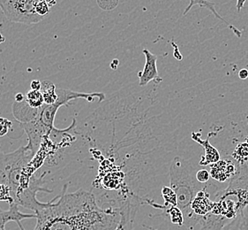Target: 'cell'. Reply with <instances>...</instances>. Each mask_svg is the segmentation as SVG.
I'll return each instance as SVG.
<instances>
[{"label":"cell","instance_id":"5","mask_svg":"<svg viewBox=\"0 0 248 230\" xmlns=\"http://www.w3.org/2000/svg\"><path fill=\"white\" fill-rule=\"evenodd\" d=\"M140 198L130 196L119 201L120 221L116 230H134V219L141 202Z\"/></svg>","mask_w":248,"mask_h":230},{"label":"cell","instance_id":"19","mask_svg":"<svg viewBox=\"0 0 248 230\" xmlns=\"http://www.w3.org/2000/svg\"><path fill=\"white\" fill-rule=\"evenodd\" d=\"M11 126L12 122L10 120H6L5 118H0V136L6 135Z\"/></svg>","mask_w":248,"mask_h":230},{"label":"cell","instance_id":"3","mask_svg":"<svg viewBox=\"0 0 248 230\" xmlns=\"http://www.w3.org/2000/svg\"><path fill=\"white\" fill-rule=\"evenodd\" d=\"M37 0L0 1V8L7 20L27 25L38 23L45 18L36 13Z\"/></svg>","mask_w":248,"mask_h":230},{"label":"cell","instance_id":"24","mask_svg":"<svg viewBox=\"0 0 248 230\" xmlns=\"http://www.w3.org/2000/svg\"><path fill=\"white\" fill-rule=\"evenodd\" d=\"M148 229H149V230H153V229H151V228H148Z\"/></svg>","mask_w":248,"mask_h":230},{"label":"cell","instance_id":"4","mask_svg":"<svg viewBox=\"0 0 248 230\" xmlns=\"http://www.w3.org/2000/svg\"><path fill=\"white\" fill-rule=\"evenodd\" d=\"M215 197H229L234 201L239 214L248 206V165H238V172L231 179L225 190L217 191Z\"/></svg>","mask_w":248,"mask_h":230},{"label":"cell","instance_id":"10","mask_svg":"<svg viewBox=\"0 0 248 230\" xmlns=\"http://www.w3.org/2000/svg\"><path fill=\"white\" fill-rule=\"evenodd\" d=\"M192 138L194 140L196 141L199 145L203 146L204 150H205V154L202 156V160L200 161V165H208L210 164H215L217 162H218L220 160V153L218 150H217L214 146L211 145L209 143V139L207 140H202V134H200L198 132H194L192 134Z\"/></svg>","mask_w":248,"mask_h":230},{"label":"cell","instance_id":"6","mask_svg":"<svg viewBox=\"0 0 248 230\" xmlns=\"http://www.w3.org/2000/svg\"><path fill=\"white\" fill-rule=\"evenodd\" d=\"M144 55L146 59L143 70L138 73L140 78V86H146L151 81H162L157 70V59L158 57L150 52L148 49H144Z\"/></svg>","mask_w":248,"mask_h":230},{"label":"cell","instance_id":"17","mask_svg":"<svg viewBox=\"0 0 248 230\" xmlns=\"http://www.w3.org/2000/svg\"><path fill=\"white\" fill-rule=\"evenodd\" d=\"M165 214L170 216V220L173 224L182 227L185 224V217L183 213L178 206H170L165 210Z\"/></svg>","mask_w":248,"mask_h":230},{"label":"cell","instance_id":"14","mask_svg":"<svg viewBox=\"0 0 248 230\" xmlns=\"http://www.w3.org/2000/svg\"><path fill=\"white\" fill-rule=\"evenodd\" d=\"M25 101L30 108L35 110H40L45 105L44 97L41 90H30L26 94Z\"/></svg>","mask_w":248,"mask_h":230},{"label":"cell","instance_id":"15","mask_svg":"<svg viewBox=\"0 0 248 230\" xmlns=\"http://www.w3.org/2000/svg\"><path fill=\"white\" fill-rule=\"evenodd\" d=\"M232 157L238 165L247 164L248 160V143H241L238 145L234 150Z\"/></svg>","mask_w":248,"mask_h":230},{"label":"cell","instance_id":"12","mask_svg":"<svg viewBox=\"0 0 248 230\" xmlns=\"http://www.w3.org/2000/svg\"><path fill=\"white\" fill-rule=\"evenodd\" d=\"M41 92L44 97L45 105H52L58 100L57 88L50 81H44L42 82Z\"/></svg>","mask_w":248,"mask_h":230},{"label":"cell","instance_id":"7","mask_svg":"<svg viewBox=\"0 0 248 230\" xmlns=\"http://www.w3.org/2000/svg\"><path fill=\"white\" fill-rule=\"evenodd\" d=\"M215 206V201L211 200L210 195L207 191V187L201 190L191 205V210L194 217L197 219H202V217L209 214Z\"/></svg>","mask_w":248,"mask_h":230},{"label":"cell","instance_id":"2","mask_svg":"<svg viewBox=\"0 0 248 230\" xmlns=\"http://www.w3.org/2000/svg\"><path fill=\"white\" fill-rule=\"evenodd\" d=\"M170 187L176 193L178 207L185 217V224L193 230L201 220L193 215L191 205L199 192L207 186H202L197 181L193 165L186 160L175 157L170 167Z\"/></svg>","mask_w":248,"mask_h":230},{"label":"cell","instance_id":"8","mask_svg":"<svg viewBox=\"0 0 248 230\" xmlns=\"http://www.w3.org/2000/svg\"><path fill=\"white\" fill-rule=\"evenodd\" d=\"M238 165L232 162V160H222L215 163L210 166V176L218 181L220 182H224L228 179H232L237 174Z\"/></svg>","mask_w":248,"mask_h":230},{"label":"cell","instance_id":"13","mask_svg":"<svg viewBox=\"0 0 248 230\" xmlns=\"http://www.w3.org/2000/svg\"><path fill=\"white\" fill-rule=\"evenodd\" d=\"M222 230H248V206Z\"/></svg>","mask_w":248,"mask_h":230},{"label":"cell","instance_id":"1","mask_svg":"<svg viewBox=\"0 0 248 230\" xmlns=\"http://www.w3.org/2000/svg\"><path fill=\"white\" fill-rule=\"evenodd\" d=\"M63 192L37 212L34 230H116L120 221L119 207H101L94 193L78 190Z\"/></svg>","mask_w":248,"mask_h":230},{"label":"cell","instance_id":"22","mask_svg":"<svg viewBox=\"0 0 248 230\" xmlns=\"http://www.w3.org/2000/svg\"><path fill=\"white\" fill-rule=\"evenodd\" d=\"M15 99L17 101V103H21V102H23V101L25 100V97L22 95V94H17L16 97H15Z\"/></svg>","mask_w":248,"mask_h":230},{"label":"cell","instance_id":"18","mask_svg":"<svg viewBox=\"0 0 248 230\" xmlns=\"http://www.w3.org/2000/svg\"><path fill=\"white\" fill-rule=\"evenodd\" d=\"M209 178H210V173L206 169H202L196 172V179L202 184L208 182Z\"/></svg>","mask_w":248,"mask_h":230},{"label":"cell","instance_id":"20","mask_svg":"<svg viewBox=\"0 0 248 230\" xmlns=\"http://www.w3.org/2000/svg\"><path fill=\"white\" fill-rule=\"evenodd\" d=\"M30 85L32 90H41L42 89V82L39 80L32 81Z\"/></svg>","mask_w":248,"mask_h":230},{"label":"cell","instance_id":"16","mask_svg":"<svg viewBox=\"0 0 248 230\" xmlns=\"http://www.w3.org/2000/svg\"><path fill=\"white\" fill-rule=\"evenodd\" d=\"M162 195L164 197V206H159V209H164L168 206H178L177 203V196L174 192L173 190L170 187H164L162 190Z\"/></svg>","mask_w":248,"mask_h":230},{"label":"cell","instance_id":"21","mask_svg":"<svg viewBox=\"0 0 248 230\" xmlns=\"http://www.w3.org/2000/svg\"><path fill=\"white\" fill-rule=\"evenodd\" d=\"M238 76H239V78H240L241 80H246V79H248V69H245V68H244V69H241V70L239 71V73H238Z\"/></svg>","mask_w":248,"mask_h":230},{"label":"cell","instance_id":"11","mask_svg":"<svg viewBox=\"0 0 248 230\" xmlns=\"http://www.w3.org/2000/svg\"><path fill=\"white\" fill-rule=\"evenodd\" d=\"M198 5L199 6H201V7H203V8H206V9H208V10L210 11L212 14H213L217 18H218L219 20H222L223 22H224L226 25L228 26L229 28L231 29V30L233 31L234 34L237 35L238 37H240L241 36V31L240 30H238L237 28H235L234 26L232 25V24H230L227 20H224L222 16H220L219 15L218 13L217 12L216 10V8H215V3L213 2H209V1H197V0H191L190 1V5H188V7H186V10L184 12L183 15H186L187 13H188L189 10L193 7V5Z\"/></svg>","mask_w":248,"mask_h":230},{"label":"cell","instance_id":"9","mask_svg":"<svg viewBox=\"0 0 248 230\" xmlns=\"http://www.w3.org/2000/svg\"><path fill=\"white\" fill-rule=\"evenodd\" d=\"M26 219H37V215L21 213L19 210V205L15 203L9 205V209L7 211L2 210L0 208V230H5V226L11 221L16 222L20 230H25L21 225V220Z\"/></svg>","mask_w":248,"mask_h":230},{"label":"cell","instance_id":"23","mask_svg":"<svg viewBox=\"0 0 248 230\" xmlns=\"http://www.w3.org/2000/svg\"><path fill=\"white\" fill-rule=\"evenodd\" d=\"M245 2H246L245 0H244V1H238V3H237V11H238V12H239L240 9L242 8V5H244Z\"/></svg>","mask_w":248,"mask_h":230}]
</instances>
